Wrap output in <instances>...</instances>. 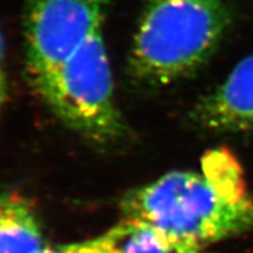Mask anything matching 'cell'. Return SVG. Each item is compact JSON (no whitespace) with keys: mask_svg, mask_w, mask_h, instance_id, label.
Wrapping results in <instances>:
<instances>
[{"mask_svg":"<svg viewBox=\"0 0 253 253\" xmlns=\"http://www.w3.org/2000/svg\"><path fill=\"white\" fill-rule=\"evenodd\" d=\"M110 0H30L25 20L27 66L37 84L102 31Z\"/></svg>","mask_w":253,"mask_h":253,"instance_id":"277c9868","label":"cell"},{"mask_svg":"<svg viewBox=\"0 0 253 253\" xmlns=\"http://www.w3.org/2000/svg\"><path fill=\"white\" fill-rule=\"evenodd\" d=\"M34 253H88L83 243L62 244V246H43Z\"/></svg>","mask_w":253,"mask_h":253,"instance_id":"ba28073f","label":"cell"},{"mask_svg":"<svg viewBox=\"0 0 253 253\" xmlns=\"http://www.w3.org/2000/svg\"><path fill=\"white\" fill-rule=\"evenodd\" d=\"M43 233L30 200L17 193L0 194V253H34Z\"/></svg>","mask_w":253,"mask_h":253,"instance_id":"52a82bcc","label":"cell"},{"mask_svg":"<svg viewBox=\"0 0 253 253\" xmlns=\"http://www.w3.org/2000/svg\"><path fill=\"white\" fill-rule=\"evenodd\" d=\"M122 212L202 250L253 230V195L227 151L211 153L202 172H170L130 191Z\"/></svg>","mask_w":253,"mask_h":253,"instance_id":"6da1fadb","label":"cell"},{"mask_svg":"<svg viewBox=\"0 0 253 253\" xmlns=\"http://www.w3.org/2000/svg\"><path fill=\"white\" fill-rule=\"evenodd\" d=\"M3 57H4V42L0 31V84H5L4 80V71H3Z\"/></svg>","mask_w":253,"mask_h":253,"instance_id":"9c48e42d","label":"cell"},{"mask_svg":"<svg viewBox=\"0 0 253 253\" xmlns=\"http://www.w3.org/2000/svg\"><path fill=\"white\" fill-rule=\"evenodd\" d=\"M5 98V84H0V106L3 105Z\"/></svg>","mask_w":253,"mask_h":253,"instance_id":"30bf717a","label":"cell"},{"mask_svg":"<svg viewBox=\"0 0 253 253\" xmlns=\"http://www.w3.org/2000/svg\"><path fill=\"white\" fill-rule=\"evenodd\" d=\"M34 85L58 119L77 133L98 143L123 136L102 31Z\"/></svg>","mask_w":253,"mask_h":253,"instance_id":"3957f363","label":"cell"},{"mask_svg":"<svg viewBox=\"0 0 253 253\" xmlns=\"http://www.w3.org/2000/svg\"><path fill=\"white\" fill-rule=\"evenodd\" d=\"M231 22V0H146L132 43L130 73L150 87L180 82L213 56Z\"/></svg>","mask_w":253,"mask_h":253,"instance_id":"7a4b0ae2","label":"cell"},{"mask_svg":"<svg viewBox=\"0 0 253 253\" xmlns=\"http://www.w3.org/2000/svg\"><path fill=\"white\" fill-rule=\"evenodd\" d=\"M193 118L214 132L253 129V54L240 61L218 87L197 103Z\"/></svg>","mask_w":253,"mask_h":253,"instance_id":"5b68a950","label":"cell"},{"mask_svg":"<svg viewBox=\"0 0 253 253\" xmlns=\"http://www.w3.org/2000/svg\"><path fill=\"white\" fill-rule=\"evenodd\" d=\"M88 253H202V248L140 221L126 220L82 242Z\"/></svg>","mask_w":253,"mask_h":253,"instance_id":"8992f818","label":"cell"}]
</instances>
